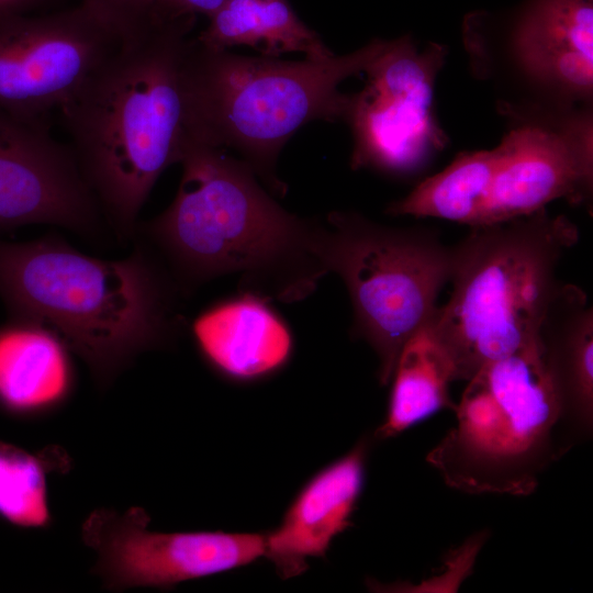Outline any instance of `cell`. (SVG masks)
<instances>
[{
    "instance_id": "obj_1",
    "label": "cell",
    "mask_w": 593,
    "mask_h": 593,
    "mask_svg": "<svg viewBox=\"0 0 593 593\" xmlns=\"http://www.w3.org/2000/svg\"><path fill=\"white\" fill-rule=\"evenodd\" d=\"M172 203L142 226L183 289L237 273L243 292L292 303L328 273L327 225L288 212L223 148L184 141Z\"/></svg>"
},
{
    "instance_id": "obj_2",
    "label": "cell",
    "mask_w": 593,
    "mask_h": 593,
    "mask_svg": "<svg viewBox=\"0 0 593 593\" xmlns=\"http://www.w3.org/2000/svg\"><path fill=\"white\" fill-rule=\"evenodd\" d=\"M195 22L183 15L122 43L57 111L103 216L123 235L182 157V61Z\"/></svg>"
},
{
    "instance_id": "obj_3",
    "label": "cell",
    "mask_w": 593,
    "mask_h": 593,
    "mask_svg": "<svg viewBox=\"0 0 593 593\" xmlns=\"http://www.w3.org/2000/svg\"><path fill=\"white\" fill-rule=\"evenodd\" d=\"M0 295L13 318L53 331L100 388L177 327L171 286L141 249L104 260L56 236L0 242Z\"/></svg>"
},
{
    "instance_id": "obj_4",
    "label": "cell",
    "mask_w": 593,
    "mask_h": 593,
    "mask_svg": "<svg viewBox=\"0 0 593 593\" xmlns=\"http://www.w3.org/2000/svg\"><path fill=\"white\" fill-rule=\"evenodd\" d=\"M382 41L295 61L237 55L190 37L182 61L186 135L237 152L272 193L283 195L287 187L276 172L281 148L311 121H345L350 94L339 85L365 71Z\"/></svg>"
},
{
    "instance_id": "obj_5",
    "label": "cell",
    "mask_w": 593,
    "mask_h": 593,
    "mask_svg": "<svg viewBox=\"0 0 593 593\" xmlns=\"http://www.w3.org/2000/svg\"><path fill=\"white\" fill-rule=\"evenodd\" d=\"M578 226L546 209L470 227L452 246V291L427 327L447 356L454 381L538 343L559 286L557 267L579 240Z\"/></svg>"
},
{
    "instance_id": "obj_6",
    "label": "cell",
    "mask_w": 593,
    "mask_h": 593,
    "mask_svg": "<svg viewBox=\"0 0 593 593\" xmlns=\"http://www.w3.org/2000/svg\"><path fill=\"white\" fill-rule=\"evenodd\" d=\"M456 404V423L426 460L467 494H532L568 445L539 342L484 366Z\"/></svg>"
},
{
    "instance_id": "obj_7",
    "label": "cell",
    "mask_w": 593,
    "mask_h": 593,
    "mask_svg": "<svg viewBox=\"0 0 593 593\" xmlns=\"http://www.w3.org/2000/svg\"><path fill=\"white\" fill-rule=\"evenodd\" d=\"M326 225L325 260L347 288L351 334L373 349L378 379L387 385L403 347L438 307L452 246L429 228L387 226L354 211L328 213Z\"/></svg>"
},
{
    "instance_id": "obj_8",
    "label": "cell",
    "mask_w": 593,
    "mask_h": 593,
    "mask_svg": "<svg viewBox=\"0 0 593 593\" xmlns=\"http://www.w3.org/2000/svg\"><path fill=\"white\" fill-rule=\"evenodd\" d=\"M447 48L418 47L410 36L382 41L366 67L367 82L350 94L345 121L354 138L353 169L394 176L422 170L447 145L434 111L436 78Z\"/></svg>"
},
{
    "instance_id": "obj_9",
    "label": "cell",
    "mask_w": 593,
    "mask_h": 593,
    "mask_svg": "<svg viewBox=\"0 0 593 593\" xmlns=\"http://www.w3.org/2000/svg\"><path fill=\"white\" fill-rule=\"evenodd\" d=\"M122 44L83 4L0 22V107L52 124V114Z\"/></svg>"
},
{
    "instance_id": "obj_10",
    "label": "cell",
    "mask_w": 593,
    "mask_h": 593,
    "mask_svg": "<svg viewBox=\"0 0 593 593\" xmlns=\"http://www.w3.org/2000/svg\"><path fill=\"white\" fill-rule=\"evenodd\" d=\"M149 522L138 506L123 513L102 507L87 516L81 538L97 555L91 572L104 589H172L249 564L266 552L264 533H163L150 530Z\"/></svg>"
},
{
    "instance_id": "obj_11",
    "label": "cell",
    "mask_w": 593,
    "mask_h": 593,
    "mask_svg": "<svg viewBox=\"0 0 593 593\" xmlns=\"http://www.w3.org/2000/svg\"><path fill=\"white\" fill-rule=\"evenodd\" d=\"M592 132L589 109L524 115L499 144L501 161L481 225L530 215L559 199L589 204Z\"/></svg>"
},
{
    "instance_id": "obj_12",
    "label": "cell",
    "mask_w": 593,
    "mask_h": 593,
    "mask_svg": "<svg viewBox=\"0 0 593 593\" xmlns=\"http://www.w3.org/2000/svg\"><path fill=\"white\" fill-rule=\"evenodd\" d=\"M51 130L0 107V231L52 224L91 234L101 225L70 146Z\"/></svg>"
},
{
    "instance_id": "obj_13",
    "label": "cell",
    "mask_w": 593,
    "mask_h": 593,
    "mask_svg": "<svg viewBox=\"0 0 593 593\" xmlns=\"http://www.w3.org/2000/svg\"><path fill=\"white\" fill-rule=\"evenodd\" d=\"M512 47L518 69L561 110L589 103L593 91V0H525Z\"/></svg>"
},
{
    "instance_id": "obj_14",
    "label": "cell",
    "mask_w": 593,
    "mask_h": 593,
    "mask_svg": "<svg viewBox=\"0 0 593 593\" xmlns=\"http://www.w3.org/2000/svg\"><path fill=\"white\" fill-rule=\"evenodd\" d=\"M368 440L327 465L300 490L280 525L266 534L265 556L282 579L307 569L325 556L332 541L351 525L365 482Z\"/></svg>"
},
{
    "instance_id": "obj_15",
    "label": "cell",
    "mask_w": 593,
    "mask_h": 593,
    "mask_svg": "<svg viewBox=\"0 0 593 593\" xmlns=\"http://www.w3.org/2000/svg\"><path fill=\"white\" fill-rule=\"evenodd\" d=\"M538 342L566 438H588L593 427V307L580 287L559 283L540 322Z\"/></svg>"
},
{
    "instance_id": "obj_16",
    "label": "cell",
    "mask_w": 593,
    "mask_h": 593,
    "mask_svg": "<svg viewBox=\"0 0 593 593\" xmlns=\"http://www.w3.org/2000/svg\"><path fill=\"white\" fill-rule=\"evenodd\" d=\"M197 346L216 371L235 380H254L281 368L292 338L266 300L249 293L220 302L192 323Z\"/></svg>"
},
{
    "instance_id": "obj_17",
    "label": "cell",
    "mask_w": 593,
    "mask_h": 593,
    "mask_svg": "<svg viewBox=\"0 0 593 593\" xmlns=\"http://www.w3.org/2000/svg\"><path fill=\"white\" fill-rule=\"evenodd\" d=\"M70 350L49 328L13 318L0 327V410L38 418L61 409L75 390Z\"/></svg>"
},
{
    "instance_id": "obj_18",
    "label": "cell",
    "mask_w": 593,
    "mask_h": 593,
    "mask_svg": "<svg viewBox=\"0 0 593 593\" xmlns=\"http://www.w3.org/2000/svg\"><path fill=\"white\" fill-rule=\"evenodd\" d=\"M209 20L195 38L211 48L245 45L267 57L302 53L305 58L324 59L334 55L289 0H225Z\"/></svg>"
},
{
    "instance_id": "obj_19",
    "label": "cell",
    "mask_w": 593,
    "mask_h": 593,
    "mask_svg": "<svg viewBox=\"0 0 593 593\" xmlns=\"http://www.w3.org/2000/svg\"><path fill=\"white\" fill-rule=\"evenodd\" d=\"M501 155L499 145L493 149L458 154L441 171L389 204L387 213L437 217L470 227L481 225Z\"/></svg>"
},
{
    "instance_id": "obj_20",
    "label": "cell",
    "mask_w": 593,
    "mask_h": 593,
    "mask_svg": "<svg viewBox=\"0 0 593 593\" xmlns=\"http://www.w3.org/2000/svg\"><path fill=\"white\" fill-rule=\"evenodd\" d=\"M452 381L451 365L425 326L405 344L399 356L391 379L388 412L376 437H395L444 409L455 411L449 392Z\"/></svg>"
},
{
    "instance_id": "obj_21",
    "label": "cell",
    "mask_w": 593,
    "mask_h": 593,
    "mask_svg": "<svg viewBox=\"0 0 593 593\" xmlns=\"http://www.w3.org/2000/svg\"><path fill=\"white\" fill-rule=\"evenodd\" d=\"M60 448L32 454L0 440V518L19 528L46 529L53 523L47 478L70 467Z\"/></svg>"
},
{
    "instance_id": "obj_22",
    "label": "cell",
    "mask_w": 593,
    "mask_h": 593,
    "mask_svg": "<svg viewBox=\"0 0 593 593\" xmlns=\"http://www.w3.org/2000/svg\"><path fill=\"white\" fill-rule=\"evenodd\" d=\"M123 44L150 35L168 21L165 0H79Z\"/></svg>"
},
{
    "instance_id": "obj_23",
    "label": "cell",
    "mask_w": 593,
    "mask_h": 593,
    "mask_svg": "<svg viewBox=\"0 0 593 593\" xmlns=\"http://www.w3.org/2000/svg\"><path fill=\"white\" fill-rule=\"evenodd\" d=\"M66 0H0V22L8 19L43 13L65 7Z\"/></svg>"
},
{
    "instance_id": "obj_24",
    "label": "cell",
    "mask_w": 593,
    "mask_h": 593,
    "mask_svg": "<svg viewBox=\"0 0 593 593\" xmlns=\"http://www.w3.org/2000/svg\"><path fill=\"white\" fill-rule=\"evenodd\" d=\"M225 0H165L170 18L203 14L210 18Z\"/></svg>"
}]
</instances>
